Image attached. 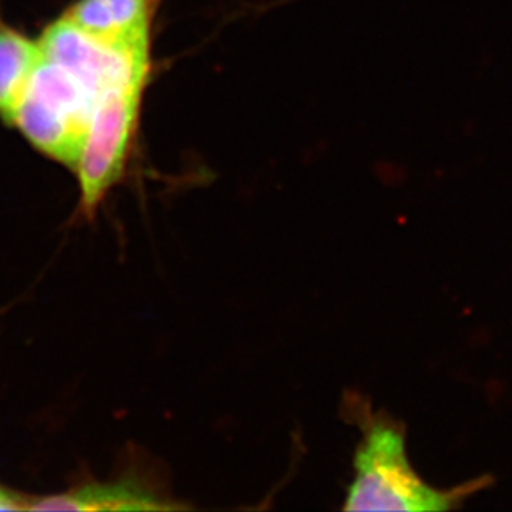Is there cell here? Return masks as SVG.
<instances>
[{
    "label": "cell",
    "mask_w": 512,
    "mask_h": 512,
    "mask_svg": "<svg viewBox=\"0 0 512 512\" xmlns=\"http://www.w3.org/2000/svg\"><path fill=\"white\" fill-rule=\"evenodd\" d=\"M30 498L10 491L0 486V511H27Z\"/></svg>",
    "instance_id": "52a82bcc"
},
{
    "label": "cell",
    "mask_w": 512,
    "mask_h": 512,
    "mask_svg": "<svg viewBox=\"0 0 512 512\" xmlns=\"http://www.w3.org/2000/svg\"><path fill=\"white\" fill-rule=\"evenodd\" d=\"M146 80L116 83L98 97L73 170L80 184V211L87 218H92L125 174L140 125Z\"/></svg>",
    "instance_id": "3957f363"
},
{
    "label": "cell",
    "mask_w": 512,
    "mask_h": 512,
    "mask_svg": "<svg viewBox=\"0 0 512 512\" xmlns=\"http://www.w3.org/2000/svg\"><path fill=\"white\" fill-rule=\"evenodd\" d=\"M100 95L42 52L4 121L42 155L75 170Z\"/></svg>",
    "instance_id": "7a4b0ae2"
},
{
    "label": "cell",
    "mask_w": 512,
    "mask_h": 512,
    "mask_svg": "<svg viewBox=\"0 0 512 512\" xmlns=\"http://www.w3.org/2000/svg\"><path fill=\"white\" fill-rule=\"evenodd\" d=\"M355 479L348 489L345 511H446L488 486L474 479L443 491L425 483L406 455L405 431L390 420L367 426L355 453Z\"/></svg>",
    "instance_id": "6da1fadb"
},
{
    "label": "cell",
    "mask_w": 512,
    "mask_h": 512,
    "mask_svg": "<svg viewBox=\"0 0 512 512\" xmlns=\"http://www.w3.org/2000/svg\"><path fill=\"white\" fill-rule=\"evenodd\" d=\"M39 39L0 22V116L7 118L27 78L39 62Z\"/></svg>",
    "instance_id": "8992f818"
},
{
    "label": "cell",
    "mask_w": 512,
    "mask_h": 512,
    "mask_svg": "<svg viewBox=\"0 0 512 512\" xmlns=\"http://www.w3.org/2000/svg\"><path fill=\"white\" fill-rule=\"evenodd\" d=\"M158 0H75L62 15L110 44H150Z\"/></svg>",
    "instance_id": "277c9868"
},
{
    "label": "cell",
    "mask_w": 512,
    "mask_h": 512,
    "mask_svg": "<svg viewBox=\"0 0 512 512\" xmlns=\"http://www.w3.org/2000/svg\"><path fill=\"white\" fill-rule=\"evenodd\" d=\"M135 479L90 483L45 498H30L27 511H168L179 509Z\"/></svg>",
    "instance_id": "5b68a950"
}]
</instances>
